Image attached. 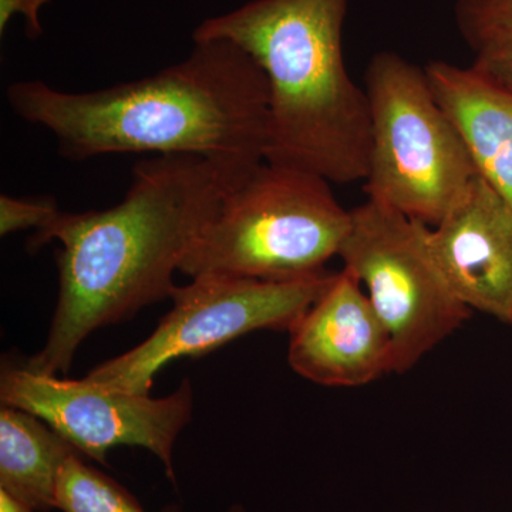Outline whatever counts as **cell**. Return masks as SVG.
<instances>
[{
  "label": "cell",
  "instance_id": "cell-19",
  "mask_svg": "<svg viewBox=\"0 0 512 512\" xmlns=\"http://www.w3.org/2000/svg\"><path fill=\"white\" fill-rule=\"evenodd\" d=\"M163 512H180L177 507H167ZM227 512H245L241 505H232Z\"/></svg>",
  "mask_w": 512,
  "mask_h": 512
},
{
  "label": "cell",
  "instance_id": "cell-7",
  "mask_svg": "<svg viewBox=\"0 0 512 512\" xmlns=\"http://www.w3.org/2000/svg\"><path fill=\"white\" fill-rule=\"evenodd\" d=\"M330 272L295 279L202 276L177 286L173 308L136 348L83 377L107 389L150 394L157 373L180 357H198L258 330L289 332L328 288Z\"/></svg>",
  "mask_w": 512,
  "mask_h": 512
},
{
  "label": "cell",
  "instance_id": "cell-18",
  "mask_svg": "<svg viewBox=\"0 0 512 512\" xmlns=\"http://www.w3.org/2000/svg\"><path fill=\"white\" fill-rule=\"evenodd\" d=\"M32 507L18 498L10 495L8 491L0 490V512H35Z\"/></svg>",
  "mask_w": 512,
  "mask_h": 512
},
{
  "label": "cell",
  "instance_id": "cell-13",
  "mask_svg": "<svg viewBox=\"0 0 512 512\" xmlns=\"http://www.w3.org/2000/svg\"><path fill=\"white\" fill-rule=\"evenodd\" d=\"M76 454L64 463L56 490L63 512H146L123 485L84 463Z\"/></svg>",
  "mask_w": 512,
  "mask_h": 512
},
{
  "label": "cell",
  "instance_id": "cell-1",
  "mask_svg": "<svg viewBox=\"0 0 512 512\" xmlns=\"http://www.w3.org/2000/svg\"><path fill=\"white\" fill-rule=\"evenodd\" d=\"M242 180L211 161L154 156L138 161L123 200L109 210L63 212L28 248L59 241V299L43 349L25 366L69 372L94 330L171 298L185 255L229 188Z\"/></svg>",
  "mask_w": 512,
  "mask_h": 512
},
{
  "label": "cell",
  "instance_id": "cell-10",
  "mask_svg": "<svg viewBox=\"0 0 512 512\" xmlns=\"http://www.w3.org/2000/svg\"><path fill=\"white\" fill-rule=\"evenodd\" d=\"M431 254L460 301L512 325V210L480 174L427 231Z\"/></svg>",
  "mask_w": 512,
  "mask_h": 512
},
{
  "label": "cell",
  "instance_id": "cell-5",
  "mask_svg": "<svg viewBox=\"0 0 512 512\" xmlns=\"http://www.w3.org/2000/svg\"><path fill=\"white\" fill-rule=\"evenodd\" d=\"M365 83L367 198L434 227L478 175L466 138L434 96L424 67L399 53H376Z\"/></svg>",
  "mask_w": 512,
  "mask_h": 512
},
{
  "label": "cell",
  "instance_id": "cell-2",
  "mask_svg": "<svg viewBox=\"0 0 512 512\" xmlns=\"http://www.w3.org/2000/svg\"><path fill=\"white\" fill-rule=\"evenodd\" d=\"M6 99L20 119L50 131L67 160L200 157L238 180L266 161L265 74L228 40H194L184 60L133 82L70 93L20 80L10 84Z\"/></svg>",
  "mask_w": 512,
  "mask_h": 512
},
{
  "label": "cell",
  "instance_id": "cell-3",
  "mask_svg": "<svg viewBox=\"0 0 512 512\" xmlns=\"http://www.w3.org/2000/svg\"><path fill=\"white\" fill-rule=\"evenodd\" d=\"M348 8L349 0H251L192 32L235 43L264 72L266 161L335 184L365 181L370 153L369 100L343 57Z\"/></svg>",
  "mask_w": 512,
  "mask_h": 512
},
{
  "label": "cell",
  "instance_id": "cell-15",
  "mask_svg": "<svg viewBox=\"0 0 512 512\" xmlns=\"http://www.w3.org/2000/svg\"><path fill=\"white\" fill-rule=\"evenodd\" d=\"M59 207L55 198H16L12 195H0V235L47 227L57 215Z\"/></svg>",
  "mask_w": 512,
  "mask_h": 512
},
{
  "label": "cell",
  "instance_id": "cell-4",
  "mask_svg": "<svg viewBox=\"0 0 512 512\" xmlns=\"http://www.w3.org/2000/svg\"><path fill=\"white\" fill-rule=\"evenodd\" d=\"M330 184L311 171L264 161L225 192L181 274L261 281L325 274L352 221Z\"/></svg>",
  "mask_w": 512,
  "mask_h": 512
},
{
  "label": "cell",
  "instance_id": "cell-11",
  "mask_svg": "<svg viewBox=\"0 0 512 512\" xmlns=\"http://www.w3.org/2000/svg\"><path fill=\"white\" fill-rule=\"evenodd\" d=\"M434 96L466 138L478 174L512 210V96L477 70L436 60L424 67Z\"/></svg>",
  "mask_w": 512,
  "mask_h": 512
},
{
  "label": "cell",
  "instance_id": "cell-12",
  "mask_svg": "<svg viewBox=\"0 0 512 512\" xmlns=\"http://www.w3.org/2000/svg\"><path fill=\"white\" fill-rule=\"evenodd\" d=\"M76 454L80 453L69 441L35 414L2 406L0 490L33 510H53L60 471Z\"/></svg>",
  "mask_w": 512,
  "mask_h": 512
},
{
  "label": "cell",
  "instance_id": "cell-9",
  "mask_svg": "<svg viewBox=\"0 0 512 512\" xmlns=\"http://www.w3.org/2000/svg\"><path fill=\"white\" fill-rule=\"evenodd\" d=\"M289 335V365L320 386H365L393 373L389 333L348 269L333 275Z\"/></svg>",
  "mask_w": 512,
  "mask_h": 512
},
{
  "label": "cell",
  "instance_id": "cell-8",
  "mask_svg": "<svg viewBox=\"0 0 512 512\" xmlns=\"http://www.w3.org/2000/svg\"><path fill=\"white\" fill-rule=\"evenodd\" d=\"M3 406L35 414L83 457L103 466L111 448H147L160 458L175 483L173 450L192 416V387L185 379L170 396L153 399L107 389L87 380L59 379L32 372L25 365H3Z\"/></svg>",
  "mask_w": 512,
  "mask_h": 512
},
{
  "label": "cell",
  "instance_id": "cell-17",
  "mask_svg": "<svg viewBox=\"0 0 512 512\" xmlns=\"http://www.w3.org/2000/svg\"><path fill=\"white\" fill-rule=\"evenodd\" d=\"M52 0H0V36H5L15 16H22L26 37L37 40L45 29L42 25V10Z\"/></svg>",
  "mask_w": 512,
  "mask_h": 512
},
{
  "label": "cell",
  "instance_id": "cell-6",
  "mask_svg": "<svg viewBox=\"0 0 512 512\" xmlns=\"http://www.w3.org/2000/svg\"><path fill=\"white\" fill-rule=\"evenodd\" d=\"M350 214L339 258L389 333L393 373L407 372L460 329L471 311L431 254L429 225L370 198Z\"/></svg>",
  "mask_w": 512,
  "mask_h": 512
},
{
  "label": "cell",
  "instance_id": "cell-16",
  "mask_svg": "<svg viewBox=\"0 0 512 512\" xmlns=\"http://www.w3.org/2000/svg\"><path fill=\"white\" fill-rule=\"evenodd\" d=\"M473 52V69L512 96V28L488 36Z\"/></svg>",
  "mask_w": 512,
  "mask_h": 512
},
{
  "label": "cell",
  "instance_id": "cell-14",
  "mask_svg": "<svg viewBox=\"0 0 512 512\" xmlns=\"http://www.w3.org/2000/svg\"><path fill=\"white\" fill-rule=\"evenodd\" d=\"M454 16L458 32L473 50L488 36L512 28V0H457Z\"/></svg>",
  "mask_w": 512,
  "mask_h": 512
}]
</instances>
